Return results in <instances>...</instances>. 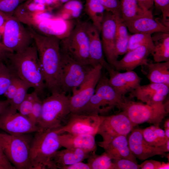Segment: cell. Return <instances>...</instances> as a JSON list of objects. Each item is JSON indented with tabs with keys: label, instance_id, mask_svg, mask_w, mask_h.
<instances>
[{
	"label": "cell",
	"instance_id": "484cf974",
	"mask_svg": "<svg viewBox=\"0 0 169 169\" xmlns=\"http://www.w3.org/2000/svg\"><path fill=\"white\" fill-rule=\"evenodd\" d=\"M146 75L150 83L162 84L169 86V61L147 64Z\"/></svg>",
	"mask_w": 169,
	"mask_h": 169
},
{
	"label": "cell",
	"instance_id": "30bf717a",
	"mask_svg": "<svg viewBox=\"0 0 169 169\" xmlns=\"http://www.w3.org/2000/svg\"><path fill=\"white\" fill-rule=\"evenodd\" d=\"M34 43L27 27L17 17H9L4 26L3 44L9 51L18 52Z\"/></svg>",
	"mask_w": 169,
	"mask_h": 169
},
{
	"label": "cell",
	"instance_id": "2e32d148",
	"mask_svg": "<svg viewBox=\"0 0 169 169\" xmlns=\"http://www.w3.org/2000/svg\"><path fill=\"white\" fill-rule=\"evenodd\" d=\"M128 29L132 33L152 34L159 32H169V28L158 19H154L151 9L145 10L132 20L125 23Z\"/></svg>",
	"mask_w": 169,
	"mask_h": 169
},
{
	"label": "cell",
	"instance_id": "e575fe53",
	"mask_svg": "<svg viewBox=\"0 0 169 169\" xmlns=\"http://www.w3.org/2000/svg\"><path fill=\"white\" fill-rule=\"evenodd\" d=\"M30 88L31 86L19 78L17 91L14 97L9 103L10 106L17 110L20 104L28 94V91Z\"/></svg>",
	"mask_w": 169,
	"mask_h": 169
},
{
	"label": "cell",
	"instance_id": "f1b7e54d",
	"mask_svg": "<svg viewBox=\"0 0 169 169\" xmlns=\"http://www.w3.org/2000/svg\"><path fill=\"white\" fill-rule=\"evenodd\" d=\"M142 132L144 139L152 146L160 147L169 140L166 136L164 131L159 126H151L142 130Z\"/></svg>",
	"mask_w": 169,
	"mask_h": 169
},
{
	"label": "cell",
	"instance_id": "ffe728a7",
	"mask_svg": "<svg viewBox=\"0 0 169 169\" xmlns=\"http://www.w3.org/2000/svg\"><path fill=\"white\" fill-rule=\"evenodd\" d=\"M108 73L110 84L122 96H125L141 85V78L133 70L121 73L113 69Z\"/></svg>",
	"mask_w": 169,
	"mask_h": 169
},
{
	"label": "cell",
	"instance_id": "ab89813d",
	"mask_svg": "<svg viewBox=\"0 0 169 169\" xmlns=\"http://www.w3.org/2000/svg\"><path fill=\"white\" fill-rule=\"evenodd\" d=\"M156 6L161 11L162 23L169 28V0H153Z\"/></svg>",
	"mask_w": 169,
	"mask_h": 169
},
{
	"label": "cell",
	"instance_id": "4fadbf2b",
	"mask_svg": "<svg viewBox=\"0 0 169 169\" xmlns=\"http://www.w3.org/2000/svg\"><path fill=\"white\" fill-rule=\"evenodd\" d=\"M0 129L12 135L31 134L38 130L28 118L10 105L0 115Z\"/></svg>",
	"mask_w": 169,
	"mask_h": 169
},
{
	"label": "cell",
	"instance_id": "7a4b0ae2",
	"mask_svg": "<svg viewBox=\"0 0 169 169\" xmlns=\"http://www.w3.org/2000/svg\"><path fill=\"white\" fill-rule=\"evenodd\" d=\"M3 61L16 76L33 88L40 97L46 86L34 42L21 51L7 52Z\"/></svg>",
	"mask_w": 169,
	"mask_h": 169
},
{
	"label": "cell",
	"instance_id": "83f0119b",
	"mask_svg": "<svg viewBox=\"0 0 169 169\" xmlns=\"http://www.w3.org/2000/svg\"><path fill=\"white\" fill-rule=\"evenodd\" d=\"M84 10L92 24L100 33L105 10L100 0H86Z\"/></svg>",
	"mask_w": 169,
	"mask_h": 169
},
{
	"label": "cell",
	"instance_id": "ba28073f",
	"mask_svg": "<svg viewBox=\"0 0 169 169\" xmlns=\"http://www.w3.org/2000/svg\"><path fill=\"white\" fill-rule=\"evenodd\" d=\"M87 24L86 22H78L67 35L60 39V45L61 51L73 59L90 65Z\"/></svg>",
	"mask_w": 169,
	"mask_h": 169
},
{
	"label": "cell",
	"instance_id": "836d02e7",
	"mask_svg": "<svg viewBox=\"0 0 169 169\" xmlns=\"http://www.w3.org/2000/svg\"><path fill=\"white\" fill-rule=\"evenodd\" d=\"M15 75L0 59V96L4 95Z\"/></svg>",
	"mask_w": 169,
	"mask_h": 169
},
{
	"label": "cell",
	"instance_id": "d6986e66",
	"mask_svg": "<svg viewBox=\"0 0 169 169\" xmlns=\"http://www.w3.org/2000/svg\"><path fill=\"white\" fill-rule=\"evenodd\" d=\"M128 139L129 148L133 155L141 161L156 155L166 156V152L159 147L152 146L144 139L142 129L132 130Z\"/></svg>",
	"mask_w": 169,
	"mask_h": 169
},
{
	"label": "cell",
	"instance_id": "7dc6e473",
	"mask_svg": "<svg viewBox=\"0 0 169 169\" xmlns=\"http://www.w3.org/2000/svg\"><path fill=\"white\" fill-rule=\"evenodd\" d=\"M9 105V103L7 100H0V115Z\"/></svg>",
	"mask_w": 169,
	"mask_h": 169
},
{
	"label": "cell",
	"instance_id": "44dd1931",
	"mask_svg": "<svg viewBox=\"0 0 169 169\" xmlns=\"http://www.w3.org/2000/svg\"><path fill=\"white\" fill-rule=\"evenodd\" d=\"M87 28L89 39L90 65L94 67L100 64L109 72L114 69L105 59L100 33L92 23L87 22Z\"/></svg>",
	"mask_w": 169,
	"mask_h": 169
},
{
	"label": "cell",
	"instance_id": "ac0fdd59",
	"mask_svg": "<svg viewBox=\"0 0 169 169\" xmlns=\"http://www.w3.org/2000/svg\"><path fill=\"white\" fill-rule=\"evenodd\" d=\"M102 138V141L98 142L97 144L112 160L124 158L137 162L129 148L127 136L119 135Z\"/></svg>",
	"mask_w": 169,
	"mask_h": 169
},
{
	"label": "cell",
	"instance_id": "603a6c76",
	"mask_svg": "<svg viewBox=\"0 0 169 169\" xmlns=\"http://www.w3.org/2000/svg\"><path fill=\"white\" fill-rule=\"evenodd\" d=\"M95 136L91 134H73L64 133L59 135L61 147L69 148H78L90 153L96 151Z\"/></svg>",
	"mask_w": 169,
	"mask_h": 169
},
{
	"label": "cell",
	"instance_id": "8d00e7d4",
	"mask_svg": "<svg viewBox=\"0 0 169 169\" xmlns=\"http://www.w3.org/2000/svg\"><path fill=\"white\" fill-rule=\"evenodd\" d=\"M37 94L33 91L27 94L26 96L19 106L17 110L22 115L28 118L30 114L35 99Z\"/></svg>",
	"mask_w": 169,
	"mask_h": 169
},
{
	"label": "cell",
	"instance_id": "5bb4252c",
	"mask_svg": "<svg viewBox=\"0 0 169 169\" xmlns=\"http://www.w3.org/2000/svg\"><path fill=\"white\" fill-rule=\"evenodd\" d=\"M116 28L115 16L105 11L102 23L100 38L106 60L114 69V65L118 59L115 51Z\"/></svg>",
	"mask_w": 169,
	"mask_h": 169
},
{
	"label": "cell",
	"instance_id": "681fc988",
	"mask_svg": "<svg viewBox=\"0 0 169 169\" xmlns=\"http://www.w3.org/2000/svg\"><path fill=\"white\" fill-rule=\"evenodd\" d=\"M161 150L164 152H168L169 151V140L164 145L160 146Z\"/></svg>",
	"mask_w": 169,
	"mask_h": 169
},
{
	"label": "cell",
	"instance_id": "4316f807",
	"mask_svg": "<svg viewBox=\"0 0 169 169\" xmlns=\"http://www.w3.org/2000/svg\"><path fill=\"white\" fill-rule=\"evenodd\" d=\"M116 23L115 37V51L118 58L119 55L127 52L130 35L128 29L121 18L115 17Z\"/></svg>",
	"mask_w": 169,
	"mask_h": 169
},
{
	"label": "cell",
	"instance_id": "d6a6232c",
	"mask_svg": "<svg viewBox=\"0 0 169 169\" xmlns=\"http://www.w3.org/2000/svg\"><path fill=\"white\" fill-rule=\"evenodd\" d=\"M142 46H146L152 50L153 48V44L151 34L137 33L130 35L127 52Z\"/></svg>",
	"mask_w": 169,
	"mask_h": 169
},
{
	"label": "cell",
	"instance_id": "f907efd6",
	"mask_svg": "<svg viewBox=\"0 0 169 169\" xmlns=\"http://www.w3.org/2000/svg\"><path fill=\"white\" fill-rule=\"evenodd\" d=\"M165 133L166 136L169 138V128H165Z\"/></svg>",
	"mask_w": 169,
	"mask_h": 169
},
{
	"label": "cell",
	"instance_id": "7c38bea8",
	"mask_svg": "<svg viewBox=\"0 0 169 169\" xmlns=\"http://www.w3.org/2000/svg\"><path fill=\"white\" fill-rule=\"evenodd\" d=\"M103 68L100 64L93 67L81 84L72 91L69 98L71 113L80 112L89 101L102 75Z\"/></svg>",
	"mask_w": 169,
	"mask_h": 169
},
{
	"label": "cell",
	"instance_id": "f6af8a7d",
	"mask_svg": "<svg viewBox=\"0 0 169 169\" xmlns=\"http://www.w3.org/2000/svg\"><path fill=\"white\" fill-rule=\"evenodd\" d=\"M60 169H91L88 163H84L82 161L79 162L74 164L61 167Z\"/></svg>",
	"mask_w": 169,
	"mask_h": 169
},
{
	"label": "cell",
	"instance_id": "d590c367",
	"mask_svg": "<svg viewBox=\"0 0 169 169\" xmlns=\"http://www.w3.org/2000/svg\"><path fill=\"white\" fill-rule=\"evenodd\" d=\"M27 0H0V12L11 17L13 16L18 7Z\"/></svg>",
	"mask_w": 169,
	"mask_h": 169
},
{
	"label": "cell",
	"instance_id": "8fae6325",
	"mask_svg": "<svg viewBox=\"0 0 169 169\" xmlns=\"http://www.w3.org/2000/svg\"><path fill=\"white\" fill-rule=\"evenodd\" d=\"M104 116L83 113H71L66 123L57 129L59 134H91L95 136Z\"/></svg>",
	"mask_w": 169,
	"mask_h": 169
},
{
	"label": "cell",
	"instance_id": "f546056e",
	"mask_svg": "<svg viewBox=\"0 0 169 169\" xmlns=\"http://www.w3.org/2000/svg\"><path fill=\"white\" fill-rule=\"evenodd\" d=\"M83 8L81 0H71L63 5L57 13V15L65 20L77 18L80 15Z\"/></svg>",
	"mask_w": 169,
	"mask_h": 169
},
{
	"label": "cell",
	"instance_id": "9c48e42d",
	"mask_svg": "<svg viewBox=\"0 0 169 169\" xmlns=\"http://www.w3.org/2000/svg\"><path fill=\"white\" fill-rule=\"evenodd\" d=\"M60 52L61 90L67 94L72 93L81 84L93 67L79 63L61 50Z\"/></svg>",
	"mask_w": 169,
	"mask_h": 169
},
{
	"label": "cell",
	"instance_id": "e0dca14e",
	"mask_svg": "<svg viewBox=\"0 0 169 169\" xmlns=\"http://www.w3.org/2000/svg\"><path fill=\"white\" fill-rule=\"evenodd\" d=\"M169 92V86L166 85L150 83L140 85L129 93V98H136L145 104L152 105L163 102Z\"/></svg>",
	"mask_w": 169,
	"mask_h": 169
},
{
	"label": "cell",
	"instance_id": "52a82bcc",
	"mask_svg": "<svg viewBox=\"0 0 169 169\" xmlns=\"http://www.w3.org/2000/svg\"><path fill=\"white\" fill-rule=\"evenodd\" d=\"M120 110L135 126L145 122L159 126L169 112L168 102L149 105L125 97Z\"/></svg>",
	"mask_w": 169,
	"mask_h": 169
},
{
	"label": "cell",
	"instance_id": "816d5d0a",
	"mask_svg": "<svg viewBox=\"0 0 169 169\" xmlns=\"http://www.w3.org/2000/svg\"><path fill=\"white\" fill-rule=\"evenodd\" d=\"M165 128H169V119L167 120L165 122L164 124Z\"/></svg>",
	"mask_w": 169,
	"mask_h": 169
},
{
	"label": "cell",
	"instance_id": "60d3db41",
	"mask_svg": "<svg viewBox=\"0 0 169 169\" xmlns=\"http://www.w3.org/2000/svg\"><path fill=\"white\" fill-rule=\"evenodd\" d=\"M112 160L114 169H140V165L137 162L129 159L122 158Z\"/></svg>",
	"mask_w": 169,
	"mask_h": 169
},
{
	"label": "cell",
	"instance_id": "d4e9b609",
	"mask_svg": "<svg viewBox=\"0 0 169 169\" xmlns=\"http://www.w3.org/2000/svg\"><path fill=\"white\" fill-rule=\"evenodd\" d=\"M151 35L153 48L151 54L155 62L169 61V32H159Z\"/></svg>",
	"mask_w": 169,
	"mask_h": 169
},
{
	"label": "cell",
	"instance_id": "3957f363",
	"mask_svg": "<svg viewBox=\"0 0 169 169\" xmlns=\"http://www.w3.org/2000/svg\"><path fill=\"white\" fill-rule=\"evenodd\" d=\"M57 129H48L35 132L30 148V169H54L52 157L61 147Z\"/></svg>",
	"mask_w": 169,
	"mask_h": 169
},
{
	"label": "cell",
	"instance_id": "277c9868",
	"mask_svg": "<svg viewBox=\"0 0 169 169\" xmlns=\"http://www.w3.org/2000/svg\"><path fill=\"white\" fill-rule=\"evenodd\" d=\"M70 96L63 92H56L42 100L38 131L58 129L66 123L71 112Z\"/></svg>",
	"mask_w": 169,
	"mask_h": 169
},
{
	"label": "cell",
	"instance_id": "6da1fadb",
	"mask_svg": "<svg viewBox=\"0 0 169 169\" xmlns=\"http://www.w3.org/2000/svg\"><path fill=\"white\" fill-rule=\"evenodd\" d=\"M27 28L37 48L46 88L51 94L62 92L60 38L55 35L39 33L30 26Z\"/></svg>",
	"mask_w": 169,
	"mask_h": 169
},
{
	"label": "cell",
	"instance_id": "cb8c5ba5",
	"mask_svg": "<svg viewBox=\"0 0 169 169\" xmlns=\"http://www.w3.org/2000/svg\"><path fill=\"white\" fill-rule=\"evenodd\" d=\"M90 153L78 148H66L64 150H58L52 158L54 169H60L63 166L82 161L88 158Z\"/></svg>",
	"mask_w": 169,
	"mask_h": 169
},
{
	"label": "cell",
	"instance_id": "74e56055",
	"mask_svg": "<svg viewBox=\"0 0 169 169\" xmlns=\"http://www.w3.org/2000/svg\"><path fill=\"white\" fill-rule=\"evenodd\" d=\"M42 105V100L37 95L35 99L31 111L28 117L30 121L37 126L41 116Z\"/></svg>",
	"mask_w": 169,
	"mask_h": 169
},
{
	"label": "cell",
	"instance_id": "c3c4849f",
	"mask_svg": "<svg viewBox=\"0 0 169 169\" xmlns=\"http://www.w3.org/2000/svg\"><path fill=\"white\" fill-rule=\"evenodd\" d=\"M10 17H8L0 12V28L4 27L6 21Z\"/></svg>",
	"mask_w": 169,
	"mask_h": 169
},
{
	"label": "cell",
	"instance_id": "7bdbcfd3",
	"mask_svg": "<svg viewBox=\"0 0 169 169\" xmlns=\"http://www.w3.org/2000/svg\"><path fill=\"white\" fill-rule=\"evenodd\" d=\"M18 80L19 78L15 76L4 94L9 103L15 95L18 84Z\"/></svg>",
	"mask_w": 169,
	"mask_h": 169
},
{
	"label": "cell",
	"instance_id": "7402d4cb",
	"mask_svg": "<svg viewBox=\"0 0 169 169\" xmlns=\"http://www.w3.org/2000/svg\"><path fill=\"white\" fill-rule=\"evenodd\" d=\"M151 50L150 48L142 46L128 51L122 59L115 62L114 68L118 71H127L145 65L148 62V58Z\"/></svg>",
	"mask_w": 169,
	"mask_h": 169
},
{
	"label": "cell",
	"instance_id": "ee69618b",
	"mask_svg": "<svg viewBox=\"0 0 169 169\" xmlns=\"http://www.w3.org/2000/svg\"><path fill=\"white\" fill-rule=\"evenodd\" d=\"M4 154L0 145V169H15Z\"/></svg>",
	"mask_w": 169,
	"mask_h": 169
},
{
	"label": "cell",
	"instance_id": "8992f818",
	"mask_svg": "<svg viewBox=\"0 0 169 169\" xmlns=\"http://www.w3.org/2000/svg\"><path fill=\"white\" fill-rule=\"evenodd\" d=\"M31 134L12 135L0 133V145L9 162L16 169H30Z\"/></svg>",
	"mask_w": 169,
	"mask_h": 169
},
{
	"label": "cell",
	"instance_id": "f5cc1de1",
	"mask_svg": "<svg viewBox=\"0 0 169 169\" xmlns=\"http://www.w3.org/2000/svg\"><path fill=\"white\" fill-rule=\"evenodd\" d=\"M3 46L2 44L0 43V48L2 47Z\"/></svg>",
	"mask_w": 169,
	"mask_h": 169
},
{
	"label": "cell",
	"instance_id": "9a60e30c",
	"mask_svg": "<svg viewBox=\"0 0 169 169\" xmlns=\"http://www.w3.org/2000/svg\"><path fill=\"white\" fill-rule=\"evenodd\" d=\"M135 125L123 112L116 115L105 116L97 134L102 138L119 135L127 136Z\"/></svg>",
	"mask_w": 169,
	"mask_h": 169
},
{
	"label": "cell",
	"instance_id": "5b68a950",
	"mask_svg": "<svg viewBox=\"0 0 169 169\" xmlns=\"http://www.w3.org/2000/svg\"><path fill=\"white\" fill-rule=\"evenodd\" d=\"M125 97L119 94L110 84L109 78L102 74L94 95L78 113L102 115L115 107L120 110Z\"/></svg>",
	"mask_w": 169,
	"mask_h": 169
},
{
	"label": "cell",
	"instance_id": "1f68e13d",
	"mask_svg": "<svg viewBox=\"0 0 169 169\" xmlns=\"http://www.w3.org/2000/svg\"><path fill=\"white\" fill-rule=\"evenodd\" d=\"M87 159L91 169H114L112 159L105 152L100 155H97L95 151L92 152Z\"/></svg>",
	"mask_w": 169,
	"mask_h": 169
},
{
	"label": "cell",
	"instance_id": "b9f144b4",
	"mask_svg": "<svg viewBox=\"0 0 169 169\" xmlns=\"http://www.w3.org/2000/svg\"><path fill=\"white\" fill-rule=\"evenodd\" d=\"M141 169H169V163L153 160H145L140 164Z\"/></svg>",
	"mask_w": 169,
	"mask_h": 169
},
{
	"label": "cell",
	"instance_id": "bcb514c9",
	"mask_svg": "<svg viewBox=\"0 0 169 169\" xmlns=\"http://www.w3.org/2000/svg\"><path fill=\"white\" fill-rule=\"evenodd\" d=\"M140 7L144 10L151 9L154 4L153 0H136Z\"/></svg>",
	"mask_w": 169,
	"mask_h": 169
},
{
	"label": "cell",
	"instance_id": "4dcf8cb0",
	"mask_svg": "<svg viewBox=\"0 0 169 169\" xmlns=\"http://www.w3.org/2000/svg\"><path fill=\"white\" fill-rule=\"evenodd\" d=\"M121 18L125 23L129 22L142 14L145 11L136 0H120Z\"/></svg>",
	"mask_w": 169,
	"mask_h": 169
},
{
	"label": "cell",
	"instance_id": "f35d334b",
	"mask_svg": "<svg viewBox=\"0 0 169 169\" xmlns=\"http://www.w3.org/2000/svg\"><path fill=\"white\" fill-rule=\"evenodd\" d=\"M106 11L111 13L115 16L121 18L120 0H100Z\"/></svg>",
	"mask_w": 169,
	"mask_h": 169
}]
</instances>
